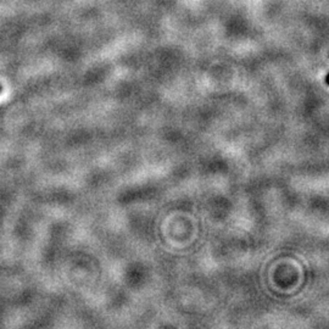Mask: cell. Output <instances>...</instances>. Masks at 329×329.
Here are the masks:
<instances>
[{"label": "cell", "instance_id": "6da1fadb", "mask_svg": "<svg viewBox=\"0 0 329 329\" xmlns=\"http://www.w3.org/2000/svg\"><path fill=\"white\" fill-rule=\"evenodd\" d=\"M0 92H2V86H0Z\"/></svg>", "mask_w": 329, "mask_h": 329}]
</instances>
